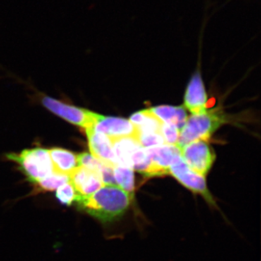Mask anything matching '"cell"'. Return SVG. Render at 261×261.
<instances>
[{
    "label": "cell",
    "instance_id": "obj_1",
    "mask_svg": "<svg viewBox=\"0 0 261 261\" xmlns=\"http://www.w3.org/2000/svg\"><path fill=\"white\" fill-rule=\"evenodd\" d=\"M133 197L116 185H104L87 197L78 196L76 202L82 209L102 224L121 219L132 205Z\"/></svg>",
    "mask_w": 261,
    "mask_h": 261
},
{
    "label": "cell",
    "instance_id": "obj_2",
    "mask_svg": "<svg viewBox=\"0 0 261 261\" xmlns=\"http://www.w3.org/2000/svg\"><path fill=\"white\" fill-rule=\"evenodd\" d=\"M225 121L224 116L215 111L192 114L187 118L185 126L180 130L176 146L181 149L195 141L207 142Z\"/></svg>",
    "mask_w": 261,
    "mask_h": 261
},
{
    "label": "cell",
    "instance_id": "obj_3",
    "mask_svg": "<svg viewBox=\"0 0 261 261\" xmlns=\"http://www.w3.org/2000/svg\"><path fill=\"white\" fill-rule=\"evenodd\" d=\"M7 158L18 163L29 181L35 184L54 172L49 150L46 149H24L19 154H8Z\"/></svg>",
    "mask_w": 261,
    "mask_h": 261
},
{
    "label": "cell",
    "instance_id": "obj_4",
    "mask_svg": "<svg viewBox=\"0 0 261 261\" xmlns=\"http://www.w3.org/2000/svg\"><path fill=\"white\" fill-rule=\"evenodd\" d=\"M169 174L193 193L202 196L211 207L219 210L214 197L207 189L205 176L192 171L183 161L181 156L171 165L169 168Z\"/></svg>",
    "mask_w": 261,
    "mask_h": 261
},
{
    "label": "cell",
    "instance_id": "obj_5",
    "mask_svg": "<svg viewBox=\"0 0 261 261\" xmlns=\"http://www.w3.org/2000/svg\"><path fill=\"white\" fill-rule=\"evenodd\" d=\"M181 149L183 161L194 172L206 176L216 160L214 149L205 141H195Z\"/></svg>",
    "mask_w": 261,
    "mask_h": 261
},
{
    "label": "cell",
    "instance_id": "obj_6",
    "mask_svg": "<svg viewBox=\"0 0 261 261\" xmlns=\"http://www.w3.org/2000/svg\"><path fill=\"white\" fill-rule=\"evenodd\" d=\"M42 102L44 107L65 121L83 127L85 130L93 128L98 116L97 113L65 104L47 96L42 97Z\"/></svg>",
    "mask_w": 261,
    "mask_h": 261
},
{
    "label": "cell",
    "instance_id": "obj_7",
    "mask_svg": "<svg viewBox=\"0 0 261 261\" xmlns=\"http://www.w3.org/2000/svg\"><path fill=\"white\" fill-rule=\"evenodd\" d=\"M92 129L104 134L112 140L123 137H135L137 139L139 134L137 127L129 120L99 114H98Z\"/></svg>",
    "mask_w": 261,
    "mask_h": 261
},
{
    "label": "cell",
    "instance_id": "obj_8",
    "mask_svg": "<svg viewBox=\"0 0 261 261\" xmlns=\"http://www.w3.org/2000/svg\"><path fill=\"white\" fill-rule=\"evenodd\" d=\"M153 168L154 176L169 174V168L181 157V149L176 145H163L145 148Z\"/></svg>",
    "mask_w": 261,
    "mask_h": 261
},
{
    "label": "cell",
    "instance_id": "obj_9",
    "mask_svg": "<svg viewBox=\"0 0 261 261\" xmlns=\"http://www.w3.org/2000/svg\"><path fill=\"white\" fill-rule=\"evenodd\" d=\"M69 181L81 197L92 195L105 185L99 174L82 166L75 168L70 173Z\"/></svg>",
    "mask_w": 261,
    "mask_h": 261
},
{
    "label": "cell",
    "instance_id": "obj_10",
    "mask_svg": "<svg viewBox=\"0 0 261 261\" xmlns=\"http://www.w3.org/2000/svg\"><path fill=\"white\" fill-rule=\"evenodd\" d=\"M86 133L92 155L111 167L118 165L113 152L112 140L109 137L92 128L86 130Z\"/></svg>",
    "mask_w": 261,
    "mask_h": 261
},
{
    "label": "cell",
    "instance_id": "obj_11",
    "mask_svg": "<svg viewBox=\"0 0 261 261\" xmlns=\"http://www.w3.org/2000/svg\"><path fill=\"white\" fill-rule=\"evenodd\" d=\"M207 97L200 72H196L187 86L185 95V106L192 114L207 111Z\"/></svg>",
    "mask_w": 261,
    "mask_h": 261
},
{
    "label": "cell",
    "instance_id": "obj_12",
    "mask_svg": "<svg viewBox=\"0 0 261 261\" xmlns=\"http://www.w3.org/2000/svg\"><path fill=\"white\" fill-rule=\"evenodd\" d=\"M77 159L80 166L88 168L99 174L105 185H116L113 177V167L88 152L77 154Z\"/></svg>",
    "mask_w": 261,
    "mask_h": 261
},
{
    "label": "cell",
    "instance_id": "obj_13",
    "mask_svg": "<svg viewBox=\"0 0 261 261\" xmlns=\"http://www.w3.org/2000/svg\"><path fill=\"white\" fill-rule=\"evenodd\" d=\"M153 113L163 123L173 125L181 130L185 126L187 119L186 109L184 106H161L150 108Z\"/></svg>",
    "mask_w": 261,
    "mask_h": 261
},
{
    "label": "cell",
    "instance_id": "obj_14",
    "mask_svg": "<svg viewBox=\"0 0 261 261\" xmlns=\"http://www.w3.org/2000/svg\"><path fill=\"white\" fill-rule=\"evenodd\" d=\"M49 152L56 172L69 176L70 173L79 165L77 154L67 149L55 147L49 149Z\"/></svg>",
    "mask_w": 261,
    "mask_h": 261
},
{
    "label": "cell",
    "instance_id": "obj_15",
    "mask_svg": "<svg viewBox=\"0 0 261 261\" xmlns=\"http://www.w3.org/2000/svg\"><path fill=\"white\" fill-rule=\"evenodd\" d=\"M129 121L133 123L139 132H158L160 133L163 122L150 110H144L134 113Z\"/></svg>",
    "mask_w": 261,
    "mask_h": 261
},
{
    "label": "cell",
    "instance_id": "obj_16",
    "mask_svg": "<svg viewBox=\"0 0 261 261\" xmlns=\"http://www.w3.org/2000/svg\"><path fill=\"white\" fill-rule=\"evenodd\" d=\"M113 177L116 186L124 190L134 197L135 191V173L132 168L117 165L113 168Z\"/></svg>",
    "mask_w": 261,
    "mask_h": 261
},
{
    "label": "cell",
    "instance_id": "obj_17",
    "mask_svg": "<svg viewBox=\"0 0 261 261\" xmlns=\"http://www.w3.org/2000/svg\"><path fill=\"white\" fill-rule=\"evenodd\" d=\"M68 181H69V176L68 175L54 171L47 177L42 178L36 184L39 191L51 192Z\"/></svg>",
    "mask_w": 261,
    "mask_h": 261
},
{
    "label": "cell",
    "instance_id": "obj_18",
    "mask_svg": "<svg viewBox=\"0 0 261 261\" xmlns=\"http://www.w3.org/2000/svg\"><path fill=\"white\" fill-rule=\"evenodd\" d=\"M56 197L61 203L63 205H70L74 201L75 202L77 197H78V194L75 191L73 185L69 181L63 184L59 188L57 189Z\"/></svg>",
    "mask_w": 261,
    "mask_h": 261
},
{
    "label": "cell",
    "instance_id": "obj_19",
    "mask_svg": "<svg viewBox=\"0 0 261 261\" xmlns=\"http://www.w3.org/2000/svg\"><path fill=\"white\" fill-rule=\"evenodd\" d=\"M137 140L144 148L166 145L162 136L158 132H139Z\"/></svg>",
    "mask_w": 261,
    "mask_h": 261
},
{
    "label": "cell",
    "instance_id": "obj_20",
    "mask_svg": "<svg viewBox=\"0 0 261 261\" xmlns=\"http://www.w3.org/2000/svg\"><path fill=\"white\" fill-rule=\"evenodd\" d=\"M179 132L180 130L176 126L163 122L160 129V134L162 136L166 145H176L179 137Z\"/></svg>",
    "mask_w": 261,
    "mask_h": 261
}]
</instances>
